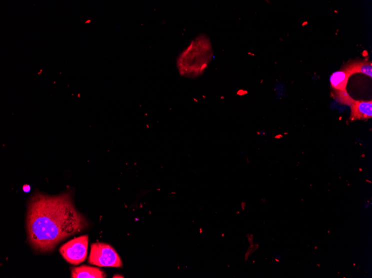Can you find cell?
Instances as JSON below:
<instances>
[{"label":"cell","instance_id":"cell-4","mask_svg":"<svg viewBox=\"0 0 372 278\" xmlns=\"http://www.w3.org/2000/svg\"><path fill=\"white\" fill-rule=\"evenodd\" d=\"M88 236L73 238L59 248L61 255L67 262L78 265L85 261L88 255Z\"/></svg>","mask_w":372,"mask_h":278},{"label":"cell","instance_id":"cell-8","mask_svg":"<svg viewBox=\"0 0 372 278\" xmlns=\"http://www.w3.org/2000/svg\"><path fill=\"white\" fill-rule=\"evenodd\" d=\"M344 69L350 74V76L355 73H361L370 77H372V64L369 62L361 61L351 63Z\"/></svg>","mask_w":372,"mask_h":278},{"label":"cell","instance_id":"cell-3","mask_svg":"<svg viewBox=\"0 0 372 278\" xmlns=\"http://www.w3.org/2000/svg\"><path fill=\"white\" fill-rule=\"evenodd\" d=\"M89 264L98 267L120 268L122 262L116 251L107 243L97 242L91 245Z\"/></svg>","mask_w":372,"mask_h":278},{"label":"cell","instance_id":"cell-9","mask_svg":"<svg viewBox=\"0 0 372 278\" xmlns=\"http://www.w3.org/2000/svg\"><path fill=\"white\" fill-rule=\"evenodd\" d=\"M333 95L336 101L343 105L351 106L355 101L349 95L346 89L341 91H333Z\"/></svg>","mask_w":372,"mask_h":278},{"label":"cell","instance_id":"cell-2","mask_svg":"<svg viewBox=\"0 0 372 278\" xmlns=\"http://www.w3.org/2000/svg\"><path fill=\"white\" fill-rule=\"evenodd\" d=\"M214 58V49L209 38L201 34L193 39L178 55L177 68L182 77L196 78L205 73Z\"/></svg>","mask_w":372,"mask_h":278},{"label":"cell","instance_id":"cell-15","mask_svg":"<svg viewBox=\"0 0 372 278\" xmlns=\"http://www.w3.org/2000/svg\"><path fill=\"white\" fill-rule=\"evenodd\" d=\"M353 266H356V264H355V263H354V264H353Z\"/></svg>","mask_w":372,"mask_h":278},{"label":"cell","instance_id":"cell-6","mask_svg":"<svg viewBox=\"0 0 372 278\" xmlns=\"http://www.w3.org/2000/svg\"><path fill=\"white\" fill-rule=\"evenodd\" d=\"M106 274L100 268L82 265L74 267L71 271L72 278H104Z\"/></svg>","mask_w":372,"mask_h":278},{"label":"cell","instance_id":"cell-13","mask_svg":"<svg viewBox=\"0 0 372 278\" xmlns=\"http://www.w3.org/2000/svg\"><path fill=\"white\" fill-rule=\"evenodd\" d=\"M316 266H317V267H320V266H321V265H319V264H317V265H316Z\"/></svg>","mask_w":372,"mask_h":278},{"label":"cell","instance_id":"cell-12","mask_svg":"<svg viewBox=\"0 0 372 278\" xmlns=\"http://www.w3.org/2000/svg\"><path fill=\"white\" fill-rule=\"evenodd\" d=\"M275 261H276L277 262H280V261L278 259V258H275Z\"/></svg>","mask_w":372,"mask_h":278},{"label":"cell","instance_id":"cell-10","mask_svg":"<svg viewBox=\"0 0 372 278\" xmlns=\"http://www.w3.org/2000/svg\"><path fill=\"white\" fill-rule=\"evenodd\" d=\"M259 245H251V246L249 247V249H248L247 252L246 253L245 256V261H247L248 258H249L250 255L252 254V253H254L255 251H256L258 248H259Z\"/></svg>","mask_w":372,"mask_h":278},{"label":"cell","instance_id":"cell-11","mask_svg":"<svg viewBox=\"0 0 372 278\" xmlns=\"http://www.w3.org/2000/svg\"><path fill=\"white\" fill-rule=\"evenodd\" d=\"M247 237H248V240H249L250 244L252 245L253 243H254V236L252 234H249L247 235Z\"/></svg>","mask_w":372,"mask_h":278},{"label":"cell","instance_id":"cell-14","mask_svg":"<svg viewBox=\"0 0 372 278\" xmlns=\"http://www.w3.org/2000/svg\"><path fill=\"white\" fill-rule=\"evenodd\" d=\"M317 246H316V247H315V250H316V249H317Z\"/></svg>","mask_w":372,"mask_h":278},{"label":"cell","instance_id":"cell-1","mask_svg":"<svg viewBox=\"0 0 372 278\" xmlns=\"http://www.w3.org/2000/svg\"><path fill=\"white\" fill-rule=\"evenodd\" d=\"M87 225L85 218L74 207L70 193L56 196L38 193L29 202L28 240L36 252L53 251L62 241Z\"/></svg>","mask_w":372,"mask_h":278},{"label":"cell","instance_id":"cell-5","mask_svg":"<svg viewBox=\"0 0 372 278\" xmlns=\"http://www.w3.org/2000/svg\"><path fill=\"white\" fill-rule=\"evenodd\" d=\"M350 107L351 121L369 120L372 117L371 101H355Z\"/></svg>","mask_w":372,"mask_h":278},{"label":"cell","instance_id":"cell-7","mask_svg":"<svg viewBox=\"0 0 372 278\" xmlns=\"http://www.w3.org/2000/svg\"><path fill=\"white\" fill-rule=\"evenodd\" d=\"M350 77V74L344 69L332 74L330 81L333 91H341L346 89Z\"/></svg>","mask_w":372,"mask_h":278}]
</instances>
